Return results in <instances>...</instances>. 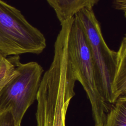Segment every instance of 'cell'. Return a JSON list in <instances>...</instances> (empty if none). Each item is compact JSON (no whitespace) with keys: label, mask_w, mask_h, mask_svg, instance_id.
<instances>
[{"label":"cell","mask_w":126,"mask_h":126,"mask_svg":"<svg viewBox=\"0 0 126 126\" xmlns=\"http://www.w3.org/2000/svg\"><path fill=\"white\" fill-rule=\"evenodd\" d=\"M54 10L61 25L84 8L93 9L100 0H46Z\"/></svg>","instance_id":"8992f818"},{"label":"cell","mask_w":126,"mask_h":126,"mask_svg":"<svg viewBox=\"0 0 126 126\" xmlns=\"http://www.w3.org/2000/svg\"><path fill=\"white\" fill-rule=\"evenodd\" d=\"M67 47L74 77L83 86L90 101L95 126H103L112 104L106 102L97 90L89 42L81 24L74 16L69 31Z\"/></svg>","instance_id":"7a4b0ae2"},{"label":"cell","mask_w":126,"mask_h":126,"mask_svg":"<svg viewBox=\"0 0 126 126\" xmlns=\"http://www.w3.org/2000/svg\"><path fill=\"white\" fill-rule=\"evenodd\" d=\"M74 17L81 24L89 42L97 90L103 99L112 104L119 97L114 87L117 52L111 50L106 43L93 9L84 8Z\"/></svg>","instance_id":"3957f363"},{"label":"cell","mask_w":126,"mask_h":126,"mask_svg":"<svg viewBox=\"0 0 126 126\" xmlns=\"http://www.w3.org/2000/svg\"><path fill=\"white\" fill-rule=\"evenodd\" d=\"M43 71L36 62H19L14 74L0 89V112L10 111L17 126L36 100Z\"/></svg>","instance_id":"5b68a950"},{"label":"cell","mask_w":126,"mask_h":126,"mask_svg":"<svg viewBox=\"0 0 126 126\" xmlns=\"http://www.w3.org/2000/svg\"><path fill=\"white\" fill-rule=\"evenodd\" d=\"M67 39L66 33L58 34L52 62L42 77L36 98L37 126H65L66 112L75 94L76 81L68 56Z\"/></svg>","instance_id":"6da1fadb"},{"label":"cell","mask_w":126,"mask_h":126,"mask_svg":"<svg viewBox=\"0 0 126 126\" xmlns=\"http://www.w3.org/2000/svg\"><path fill=\"white\" fill-rule=\"evenodd\" d=\"M117 65L114 79L115 92L119 96L126 93V37L125 36L117 52Z\"/></svg>","instance_id":"52a82bcc"},{"label":"cell","mask_w":126,"mask_h":126,"mask_svg":"<svg viewBox=\"0 0 126 126\" xmlns=\"http://www.w3.org/2000/svg\"><path fill=\"white\" fill-rule=\"evenodd\" d=\"M113 3L115 9L124 12L125 17H126V0H113Z\"/></svg>","instance_id":"8fae6325"},{"label":"cell","mask_w":126,"mask_h":126,"mask_svg":"<svg viewBox=\"0 0 126 126\" xmlns=\"http://www.w3.org/2000/svg\"><path fill=\"white\" fill-rule=\"evenodd\" d=\"M0 126H17L10 111L0 112Z\"/></svg>","instance_id":"30bf717a"},{"label":"cell","mask_w":126,"mask_h":126,"mask_svg":"<svg viewBox=\"0 0 126 126\" xmlns=\"http://www.w3.org/2000/svg\"><path fill=\"white\" fill-rule=\"evenodd\" d=\"M21 126V125H19V126Z\"/></svg>","instance_id":"7c38bea8"},{"label":"cell","mask_w":126,"mask_h":126,"mask_svg":"<svg viewBox=\"0 0 126 126\" xmlns=\"http://www.w3.org/2000/svg\"><path fill=\"white\" fill-rule=\"evenodd\" d=\"M103 126H126V96H119L106 115Z\"/></svg>","instance_id":"ba28073f"},{"label":"cell","mask_w":126,"mask_h":126,"mask_svg":"<svg viewBox=\"0 0 126 126\" xmlns=\"http://www.w3.org/2000/svg\"><path fill=\"white\" fill-rule=\"evenodd\" d=\"M46 46L43 33L19 10L0 0V53L5 57L39 54Z\"/></svg>","instance_id":"277c9868"},{"label":"cell","mask_w":126,"mask_h":126,"mask_svg":"<svg viewBox=\"0 0 126 126\" xmlns=\"http://www.w3.org/2000/svg\"><path fill=\"white\" fill-rule=\"evenodd\" d=\"M19 62V56L7 58L0 53V89L14 74L16 65Z\"/></svg>","instance_id":"9c48e42d"}]
</instances>
